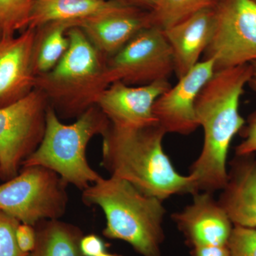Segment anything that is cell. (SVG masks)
I'll return each mask as SVG.
<instances>
[{
    "instance_id": "6da1fadb",
    "label": "cell",
    "mask_w": 256,
    "mask_h": 256,
    "mask_svg": "<svg viewBox=\"0 0 256 256\" xmlns=\"http://www.w3.org/2000/svg\"><path fill=\"white\" fill-rule=\"evenodd\" d=\"M252 78V64L217 70L197 97L195 111L204 142L190 174L197 192L214 194L225 186L230 143L246 124L239 112L240 98Z\"/></svg>"
},
{
    "instance_id": "7a4b0ae2",
    "label": "cell",
    "mask_w": 256,
    "mask_h": 256,
    "mask_svg": "<svg viewBox=\"0 0 256 256\" xmlns=\"http://www.w3.org/2000/svg\"><path fill=\"white\" fill-rule=\"evenodd\" d=\"M166 134L158 124L136 129L110 124L102 136L101 164L110 176L162 201L174 195L198 193L194 178L180 174L164 152Z\"/></svg>"
},
{
    "instance_id": "3957f363",
    "label": "cell",
    "mask_w": 256,
    "mask_h": 256,
    "mask_svg": "<svg viewBox=\"0 0 256 256\" xmlns=\"http://www.w3.org/2000/svg\"><path fill=\"white\" fill-rule=\"evenodd\" d=\"M82 201L104 210L106 238L127 242L141 256H162L166 214L163 201L114 176L101 178L84 190Z\"/></svg>"
},
{
    "instance_id": "277c9868",
    "label": "cell",
    "mask_w": 256,
    "mask_h": 256,
    "mask_svg": "<svg viewBox=\"0 0 256 256\" xmlns=\"http://www.w3.org/2000/svg\"><path fill=\"white\" fill-rule=\"evenodd\" d=\"M110 122L100 108L89 107L72 124H64L47 108L43 138L23 166H42L56 173L67 184L82 191L102 176L89 165L86 148L96 134H105Z\"/></svg>"
},
{
    "instance_id": "5b68a950",
    "label": "cell",
    "mask_w": 256,
    "mask_h": 256,
    "mask_svg": "<svg viewBox=\"0 0 256 256\" xmlns=\"http://www.w3.org/2000/svg\"><path fill=\"white\" fill-rule=\"evenodd\" d=\"M69 46L62 60L50 72L36 78L35 88L69 112H84L104 90L102 76L106 58L78 26L67 32Z\"/></svg>"
},
{
    "instance_id": "8992f818",
    "label": "cell",
    "mask_w": 256,
    "mask_h": 256,
    "mask_svg": "<svg viewBox=\"0 0 256 256\" xmlns=\"http://www.w3.org/2000/svg\"><path fill=\"white\" fill-rule=\"evenodd\" d=\"M67 184L42 166H23L20 174L0 184V210L20 223L36 226L65 213Z\"/></svg>"
},
{
    "instance_id": "52a82bcc",
    "label": "cell",
    "mask_w": 256,
    "mask_h": 256,
    "mask_svg": "<svg viewBox=\"0 0 256 256\" xmlns=\"http://www.w3.org/2000/svg\"><path fill=\"white\" fill-rule=\"evenodd\" d=\"M34 88L16 102L0 108V178L18 174L23 162L36 149L46 124V97Z\"/></svg>"
},
{
    "instance_id": "ba28073f",
    "label": "cell",
    "mask_w": 256,
    "mask_h": 256,
    "mask_svg": "<svg viewBox=\"0 0 256 256\" xmlns=\"http://www.w3.org/2000/svg\"><path fill=\"white\" fill-rule=\"evenodd\" d=\"M172 73L174 60L164 31L150 25L106 60L102 80L105 88L118 82L142 86L168 80Z\"/></svg>"
},
{
    "instance_id": "9c48e42d",
    "label": "cell",
    "mask_w": 256,
    "mask_h": 256,
    "mask_svg": "<svg viewBox=\"0 0 256 256\" xmlns=\"http://www.w3.org/2000/svg\"><path fill=\"white\" fill-rule=\"evenodd\" d=\"M213 34L203 60L215 72L256 63V2L220 0L214 8Z\"/></svg>"
},
{
    "instance_id": "30bf717a",
    "label": "cell",
    "mask_w": 256,
    "mask_h": 256,
    "mask_svg": "<svg viewBox=\"0 0 256 256\" xmlns=\"http://www.w3.org/2000/svg\"><path fill=\"white\" fill-rule=\"evenodd\" d=\"M215 73L212 58L200 60L178 84L158 98L153 114L165 132L188 136L200 127L195 104L205 84Z\"/></svg>"
},
{
    "instance_id": "8fae6325",
    "label": "cell",
    "mask_w": 256,
    "mask_h": 256,
    "mask_svg": "<svg viewBox=\"0 0 256 256\" xmlns=\"http://www.w3.org/2000/svg\"><path fill=\"white\" fill-rule=\"evenodd\" d=\"M168 80L142 86L118 82L101 92L94 100L116 127L136 129L158 124L153 108L158 98L171 87Z\"/></svg>"
},
{
    "instance_id": "7c38bea8",
    "label": "cell",
    "mask_w": 256,
    "mask_h": 256,
    "mask_svg": "<svg viewBox=\"0 0 256 256\" xmlns=\"http://www.w3.org/2000/svg\"><path fill=\"white\" fill-rule=\"evenodd\" d=\"M36 30L0 36V108L16 102L36 86L34 50Z\"/></svg>"
},
{
    "instance_id": "4fadbf2b",
    "label": "cell",
    "mask_w": 256,
    "mask_h": 256,
    "mask_svg": "<svg viewBox=\"0 0 256 256\" xmlns=\"http://www.w3.org/2000/svg\"><path fill=\"white\" fill-rule=\"evenodd\" d=\"M188 247L226 245L234 225L213 194L198 192L193 201L172 216Z\"/></svg>"
},
{
    "instance_id": "5bb4252c",
    "label": "cell",
    "mask_w": 256,
    "mask_h": 256,
    "mask_svg": "<svg viewBox=\"0 0 256 256\" xmlns=\"http://www.w3.org/2000/svg\"><path fill=\"white\" fill-rule=\"evenodd\" d=\"M150 13L128 5L122 9L76 23L101 55L107 60L116 54L141 30L150 26Z\"/></svg>"
},
{
    "instance_id": "9a60e30c",
    "label": "cell",
    "mask_w": 256,
    "mask_h": 256,
    "mask_svg": "<svg viewBox=\"0 0 256 256\" xmlns=\"http://www.w3.org/2000/svg\"><path fill=\"white\" fill-rule=\"evenodd\" d=\"M218 202L234 226L256 228V158L236 156Z\"/></svg>"
},
{
    "instance_id": "2e32d148",
    "label": "cell",
    "mask_w": 256,
    "mask_h": 256,
    "mask_svg": "<svg viewBox=\"0 0 256 256\" xmlns=\"http://www.w3.org/2000/svg\"><path fill=\"white\" fill-rule=\"evenodd\" d=\"M214 22V8H208L163 30L171 48L178 79L200 62V57L210 44Z\"/></svg>"
},
{
    "instance_id": "e0dca14e",
    "label": "cell",
    "mask_w": 256,
    "mask_h": 256,
    "mask_svg": "<svg viewBox=\"0 0 256 256\" xmlns=\"http://www.w3.org/2000/svg\"><path fill=\"white\" fill-rule=\"evenodd\" d=\"M130 4L124 0H35L26 28L37 30L48 24L60 22H74L76 25L82 20Z\"/></svg>"
},
{
    "instance_id": "ac0fdd59",
    "label": "cell",
    "mask_w": 256,
    "mask_h": 256,
    "mask_svg": "<svg viewBox=\"0 0 256 256\" xmlns=\"http://www.w3.org/2000/svg\"><path fill=\"white\" fill-rule=\"evenodd\" d=\"M36 242L30 256H84L80 248V229L57 220L36 225Z\"/></svg>"
},
{
    "instance_id": "d6986e66",
    "label": "cell",
    "mask_w": 256,
    "mask_h": 256,
    "mask_svg": "<svg viewBox=\"0 0 256 256\" xmlns=\"http://www.w3.org/2000/svg\"><path fill=\"white\" fill-rule=\"evenodd\" d=\"M74 26V22H60L37 28L33 60L36 77L50 72L62 60L69 46L67 32Z\"/></svg>"
},
{
    "instance_id": "ffe728a7",
    "label": "cell",
    "mask_w": 256,
    "mask_h": 256,
    "mask_svg": "<svg viewBox=\"0 0 256 256\" xmlns=\"http://www.w3.org/2000/svg\"><path fill=\"white\" fill-rule=\"evenodd\" d=\"M220 0H161L150 13L151 25L162 30L174 26L201 10L215 8Z\"/></svg>"
},
{
    "instance_id": "44dd1931",
    "label": "cell",
    "mask_w": 256,
    "mask_h": 256,
    "mask_svg": "<svg viewBox=\"0 0 256 256\" xmlns=\"http://www.w3.org/2000/svg\"><path fill=\"white\" fill-rule=\"evenodd\" d=\"M35 0H0V36L24 30Z\"/></svg>"
},
{
    "instance_id": "7402d4cb",
    "label": "cell",
    "mask_w": 256,
    "mask_h": 256,
    "mask_svg": "<svg viewBox=\"0 0 256 256\" xmlns=\"http://www.w3.org/2000/svg\"><path fill=\"white\" fill-rule=\"evenodd\" d=\"M20 222L0 210V256H30L22 252L16 240Z\"/></svg>"
},
{
    "instance_id": "603a6c76",
    "label": "cell",
    "mask_w": 256,
    "mask_h": 256,
    "mask_svg": "<svg viewBox=\"0 0 256 256\" xmlns=\"http://www.w3.org/2000/svg\"><path fill=\"white\" fill-rule=\"evenodd\" d=\"M226 246L229 256H256V228L234 226Z\"/></svg>"
},
{
    "instance_id": "cb8c5ba5",
    "label": "cell",
    "mask_w": 256,
    "mask_h": 256,
    "mask_svg": "<svg viewBox=\"0 0 256 256\" xmlns=\"http://www.w3.org/2000/svg\"><path fill=\"white\" fill-rule=\"evenodd\" d=\"M248 85L256 92V79L252 78ZM244 140L236 148V156H249L256 152V110L249 117L244 130Z\"/></svg>"
},
{
    "instance_id": "d4e9b609",
    "label": "cell",
    "mask_w": 256,
    "mask_h": 256,
    "mask_svg": "<svg viewBox=\"0 0 256 256\" xmlns=\"http://www.w3.org/2000/svg\"><path fill=\"white\" fill-rule=\"evenodd\" d=\"M16 240L22 252L30 254L36 246V228L33 226L20 223L16 228Z\"/></svg>"
},
{
    "instance_id": "484cf974",
    "label": "cell",
    "mask_w": 256,
    "mask_h": 256,
    "mask_svg": "<svg viewBox=\"0 0 256 256\" xmlns=\"http://www.w3.org/2000/svg\"><path fill=\"white\" fill-rule=\"evenodd\" d=\"M108 244L96 234L82 236L80 248L84 256H98L107 252Z\"/></svg>"
},
{
    "instance_id": "4316f807",
    "label": "cell",
    "mask_w": 256,
    "mask_h": 256,
    "mask_svg": "<svg viewBox=\"0 0 256 256\" xmlns=\"http://www.w3.org/2000/svg\"><path fill=\"white\" fill-rule=\"evenodd\" d=\"M191 256H229L226 245L200 246L192 248Z\"/></svg>"
},
{
    "instance_id": "83f0119b",
    "label": "cell",
    "mask_w": 256,
    "mask_h": 256,
    "mask_svg": "<svg viewBox=\"0 0 256 256\" xmlns=\"http://www.w3.org/2000/svg\"><path fill=\"white\" fill-rule=\"evenodd\" d=\"M130 4L136 6H142L148 10V12H152L156 9L161 0H126Z\"/></svg>"
},
{
    "instance_id": "f1b7e54d",
    "label": "cell",
    "mask_w": 256,
    "mask_h": 256,
    "mask_svg": "<svg viewBox=\"0 0 256 256\" xmlns=\"http://www.w3.org/2000/svg\"><path fill=\"white\" fill-rule=\"evenodd\" d=\"M98 256H122V255H120V254H110L108 252H102V254H100V255Z\"/></svg>"
},
{
    "instance_id": "f546056e",
    "label": "cell",
    "mask_w": 256,
    "mask_h": 256,
    "mask_svg": "<svg viewBox=\"0 0 256 256\" xmlns=\"http://www.w3.org/2000/svg\"><path fill=\"white\" fill-rule=\"evenodd\" d=\"M252 65L254 67V78L256 79V63H252Z\"/></svg>"
},
{
    "instance_id": "4dcf8cb0",
    "label": "cell",
    "mask_w": 256,
    "mask_h": 256,
    "mask_svg": "<svg viewBox=\"0 0 256 256\" xmlns=\"http://www.w3.org/2000/svg\"><path fill=\"white\" fill-rule=\"evenodd\" d=\"M254 1L256 2V0H254Z\"/></svg>"
}]
</instances>
